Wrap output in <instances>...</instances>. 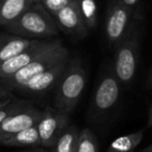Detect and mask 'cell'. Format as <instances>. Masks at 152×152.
Returning <instances> with one entry per match:
<instances>
[{"mask_svg": "<svg viewBox=\"0 0 152 152\" xmlns=\"http://www.w3.org/2000/svg\"><path fill=\"white\" fill-rule=\"evenodd\" d=\"M72 1V0H42L40 3L53 16L63 7H65Z\"/></svg>", "mask_w": 152, "mask_h": 152, "instance_id": "20", "label": "cell"}, {"mask_svg": "<svg viewBox=\"0 0 152 152\" xmlns=\"http://www.w3.org/2000/svg\"><path fill=\"white\" fill-rule=\"evenodd\" d=\"M79 131L75 126H67L50 152H76Z\"/></svg>", "mask_w": 152, "mask_h": 152, "instance_id": "16", "label": "cell"}, {"mask_svg": "<svg viewBox=\"0 0 152 152\" xmlns=\"http://www.w3.org/2000/svg\"><path fill=\"white\" fill-rule=\"evenodd\" d=\"M144 136V129L117 138L110 144L108 152H132Z\"/></svg>", "mask_w": 152, "mask_h": 152, "instance_id": "15", "label": "cell"}, {"mask_svg": "<svg viewBox=\"0 0 152 152\" xmlns=\"http://www.w3.org/2000/svg\"><path fill=\"white\" fill-rule=\"evenodd\" d=\"M34 40L21 38L14 35L0 33V63L10 59L26 50Z\"/></svg>", "mask_w": 152, "mask_h": 152, "instance_id": "12", "label": "cell"}, {"mask_svg": "<svg viewBox=\"0 0 152 152\" xmlns=\"http://www.w3.org/2000/svg\"><path fill=\"white\" fill-rule=\"evenodd\" d=\"M42 0H29L30 3H36V2H42Z\"/></svg>", "mask_w": 152, "mask_h": 152, "instance_id": "28", "label": "cell"}, {"mask_svg": "<svg viewBox=\"0 0 152 152\" xmlns=\"http://www.w3.org/2000/svg\"><path fill=\"white\" fill-rule=\"evenodd\" d=\"M10 92H12V90L6 87L5 85H0V100L4 99V98L10 97V96H12L10 95Z\"/></svg>", "mask_w": 152, "mask_h": 152, "instance_id": "22", "label": "cell"}, {"mask_svg": "<svg viewBox=\"0 0 152 152\" xmlns=\"http://www.w3.org/2000/svg\"><path fill=\"white\" fill-rule=\"evenodd\" d=\"M121 1L124 5H126L132 10L137 20H140L142 18V7H141L140 0H121Z\"/></svg>", "mask_w": 152, "mask_h": 152, "instance_id": "21", "label": "cell"}, {"mask_svg": "<svg viewBox=\"0 0 152 152\" xmlns=\"http://www.w3.org/2000/svg\"></svg>", "mask_w": 152, "mask_h": 152, "instance_id": "29", "label": "cell"}, {"mask_svg": "<svg viewBox=\"0 0 152 152\" xmlns=\"http://www.w3.org/2000/svg\"><path fill=\"white\" fill-rule=\"evenodd\" d=\"M68 50L60 40H52L48 48L37 55L31 63L7 78L0 79V85H5L12 91H19L28 80L59 62L68 59Z\"/></svg>", "mask_w": 152, "mask_h": 152, "instance_id": "3", "label": "cell"}, {"mask_svg": "<svg viewBox=\"0 0 152 152\" xmlns=\"http://www.w3.org/2000/svg\"><path fill=\"white\" fill-rule=\"evenodd\" d=\"M87 75L79 59L68 62L55 85L54 103L56 110L69 115L79 103L86 87Z\"/></svg>", "mask_w": 152, "mask_h": 152, "instance_id": "2", "label": "cell"}, {"mask_svg": "<svg viewBox=\"0 0 152 152\" xmlns=\"http://www.w3.org/2000/svg\"><path fill=\"white\" fill-rule=\"evenodd\" d=\"M4 28L10 35L29 40H48L59 33L53 16L40 2L31 3L18 18Z\"/></svg>", "mask_w": 152, "mask_h": 152, "instance_id": "1", "label": "cell"}, {"mask_svg": "<svg viewBox=\"0 0 152 152\" xmlns=\"http://www.w3.org/2000/svg\"><path fill=\"white\" fill-rule=\"evenodd\" d=\"M147 127H152V105L149 110V115H148V121H147Z\"/></svg>", "mask_w": 152, "mask_h": 152, "instance_id": "24", "label": "cell"}, {"mask_svg": "<svg viewBox=\"0 0 152 152\" xmlns=\"http://www.w3.org/2000/svg\"><path fill=\"white\" fill-rule=\"evenodd\" d=\"M69 124L68 115L56 108L42 110V117L36 124L40 146L51 148L58 141Z\"/></svg>", "mask_w": 152, "mask_h": 152, "instance_id": "6", "label": "cell"}, {"mask_svg": "<svg viewBox=\"0 0 152 152\" xmlns=\"http://www.w3.org/2000/svg\"><path fill=\"white\" fill-rule=\"evenodd\" d=\"M14 100V98L10 96V97H7V98H4V99L0 100V108H2V106H5L7 105L8 103H10V102Z\"/></svg>", "mask_w": 152, "mask_h": 152, "instance_id": "23", "label": "cell"}, {"mask_svg": "<svg viewBox=\"0 0 152 152\" xmlns=\"http://www.w3.org/2000/svg\"><path fill=\"white\" fill-rule=\"evenodd\" d=\"M25 152H47V151L42 148H35V149H30V150L25 151Z\"/></svg>", "mask_w": 152, "mask_h": 152, "instance_id": "25", "label": "cell"}, {"mask_svg": "<svg viewBox=\"0 0 152 152\" xmlns=\"http://www.w3.org/2000/svg\"><path fill=\"white\" fill-rule=\"evenodd\" d=\"M1 145L7 147H36L39 146V136L36 125L19 131L12 138L4 141Z\"/></svg>", "mask_w": 152, "mask_h": 152, "instance_id": "14", "label": "cell"}, {"mask_svg": "<svg viewBox=\"0 0 152 152\" xmlns=\"http://www.w3.org/2000/svg\"><path fill=\"white\" fill-rule=\"evenodd\" d=\"M80 10L88 30H92L97 23V5L95 0H80Z\"/></svg>", "mask_w": 152, "mask_h": 152, "instance_id": "18", "label": "cell"}, {"mask_svg": "<svg viewBox=\"0 0 152 152\" xmlns=\"http://www.w3.org/2000/svg\"><path fill=\"white\" fill-rule=\"evenodd\" d=\"M139 38L140 30L138 23L127 37L115 48L114 72L120 85H129L136 76L138 67Z\"/></svg>", "mask_w": 152, "mask_h": 152, "instance_id": "4", "label": "cell"}, {"mask_svg": "<svg viewBox=\"0 0 152 152\" xmlns=\"http://www.w3.org/2000/svg\"><path fill=\"white\" fill-rule=\"evenodd\" d=\"M138 20L121 0H110L107 10L104 33L109 45L116 48L132 30Z\"/></svg>", "mask_w": 152, "mask_h": 152, "instance_id": "5", "label": "cell"}, {"mask_svg": "<svg viewBox=\"0 0 152 152\" xmlns=\"http://www.w3.org/2000/svg\"><path fill=\"white\" fill-rule=\"evenodd\" d=\"M148 83H149V85H152V71H151V74H150V76H149V80H148Z\"/></svg>", "mask_w": 152, "mask_h": 152, "instance_id": "27", "label": "cell"}, {"mask_svg": "<svg viewBox=\"0 0 152 152\" xmlns=\"http://www.w3.org/2000/svg\"><path fill=\"white\" fill-rule=\"evenodd\" d=\"M67 63L68 59H64L57 63L56 65L48 68L45 71L40 72L39 74L27 81L19 91L25 94H44L48 92L52 87H55L62 73L65 70Z\"/></svg>", "mask_w": 152, "mask_h": 152, "instance_id": "10", "label": "cell"}, {"mask_svg": "<svg viewBox=\"0 0 152 152\" xmlns=\"http://www.w3.org/2000/svg\"><path fill=\"white\" fill-rule=\"evenodd\" d=\"M42 110L28 106L6 118L0 123V145L21 130L36 125L42 117Z\"/></svg>", "mask_w": 152, "mask_h": 152, "instance_id": "9", "label": "cell"}, {"mask_svg": "<svg viewBox=\"0 0 152 152\" xmlns=\"http://www.w3.org/2000/svg\"><path fill=\"white\" fill-rule=\"evenodd\" d=\"M120 82L114 73H108L100 79L92 100V113L102 116L110 112L120 97Z\"/></svg>", "mask_w": 152, "mask_h": 152, "instance_id": "7", "label": "cell"}, {"mask_svg": "<svg viewBox=\"0 0 152 152\" xmlns=\"http://www.w3.org/2000/svg\"><path fill=\"white\" fill-rule=\"evenodd\" d=\"M59 29L79 38H84L88 33L80 10V0H72L69 4L53 15Z\"/></svg>", "mask_w": 152, "mask_h": 152, "instance_id": "8", "label": "cell"}, {"mask_svg": "<svg viewBox=\"0 0 152 152\" xmlns=\"http://www.w3.org/2000/svg\"><path fill=\"white\" fill-rule=\"evenodd\" d=\"M142 152H152V142H151V144L149 145L148 147H146V148H145Z\"/></svg>", "mask_w": 152, "mask_h": 152, "instance_id": "26", "label": "cell"}, {"mask_svg": "<svg viewBox=\"0 0 152 152\" xmlns=\"http://www.w3.org/2000/svg\"><path fill=\"white\" fill-rule=\"evenodd\" d=\"M52 40H34V42L26 50L20 54L0 63V79L7 78L16 73L21 68L31 63L39 53L50 46Z\"/></svg>", "mask_w": 152, "mask_h": 152, "instance_id": "11", "label": "cell"}, {"mask_svg": "<svg viewBox=\"0 0 152 152\" xmlns=\"http://www.w3.org/2000/svg\"><path fill=\"white\" fill-rule=\"evenodd\" d=\"M30 4L29 0H0V26L12 22Z\"/></svg>", "mask_w": 152, "mask_h": 152, "instance_id": "13", "label": "cell"}, {"mask_svg": "<svg viewBox=\"0 0 152 152\" xmlns=\"http://www.w3.org/2000/svg\"><path fill=\"white\" fill-rule=\"evenodd\" d=\"M28 108V104L24 101H19V100H12L10 103H8L7 105L2 106L0 108V123L2 121L8 118L10 116L16 114V113L23 110L25 108Z\"/></svg>", "mask_w": 152, "mask_h": 152, "instance_id": "19", "label": "cell"}, {"mask_svg": "<svg viewBox=\"0 0 152 152\" xmlns=\"http://www.w3.org/2000/svg\"><path fill=\"white\" fill-rule=\"evenodd\" d=\"M76 152H98L97 140L89 128H84L79 132Z\"/></svg>", "mask_w": 152, "mask_h": 152, "instance_id": "17", "label": "cell"}]
</instances>
